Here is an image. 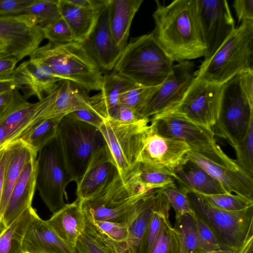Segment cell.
Listing matches in <instances>:
<instances>
[{
	"label": "cell",
	"mask_w": 253,
	"mask_h": 253,
	"mask_svg": "<svg viewBox=\"0 0 253 253\" xmlns=\"http://www.w3.org/2000/svg\"><path fill=\"white\" fill-rule=\"evenodd\" d=\"M151 32L173 62L204 57L206 46L198 20L196 0H175L167 5L156 0Z\"/></svg>",
	"instance_id": "obj_1"
},
{
	"label": "cell",
	"mask_w": 253,
	"mask_h": 253,
	"mask_svg": "<svg viewBox=\"0 0 253 253\" xmlns=\"http://www.w3.org/2000/svg\"><path fill=\"white\" fill-rule=\"evenodd\" d=\"M152 192L129 179L124 180L117 170L99 191L80 201L85 217L93 221L125 223L129 226Z\"/></svg>",
	"instance_id": "obj_2"
},
{
	"label": "cell",
	"mask_w": 253,
	"mask_h": 253,
	"mask_svg": "<svg viewBox=\"0 0 253 253\" xmlns=\"http://www.w3.org/2000/svg\"><path fill=\"white\" fill-rule=\"evenodd\" d=\"M29 57L47 66L60 81H69L86 92L101 88L103 72L81 42L55 44L49 42L36 49Z\"/></svg>",
	"instance_id": "obj_3"
},
{
	"label": "cell",
	"mask_w": 253,
	"mask_h": 253,
	"mask_svg": "<svg viewBox=\"0 0 253 253\" xmlns=\"http://www.w3.org/2000/svg\"><path fill=\"white\" fill-rule=\"evenodd\" d=\"M253 120V71L239 73L222 84L218 119L212 129L234 148Z\"/></svg>",
	"instance_id": "obj_4"
},
{
	"label": "cell",
	"mask_w": 253,
	"mask_h": 253,
	"mask_svg": "<svg viewBox=\"0 0 253 253\" xmlns=\"http://www.w3.org/2000/svg\"><path fill=\"white\" fill-rule=\"evenodd\" d=\"M173 63L150 33L131 38L113 70L135 84L155 87L171 73Z\"/></svg>",
	"instance_id": "obj_5"
},
{
	"label": "cell",
	"mask_w": 253,
	"mask_h": 253,
	"mask_svg": "<svg viewBox=\"0 0 253 253\" xmlns=\"http://www.w3.org/2000/svg\"><path fill=\"white\" fill-rule=\"evenodd\" d=\"M253 71V20L243 21L215 53L203 61L197 78L222 84L236 74Z\"/></svg>",
	"instance_id": "obj_6"
},
{
	"label": "cell",
	"mask_w": 253,
	"mask_h": 253,
	"mask_svg": "<svg viewBox=\"0 0 253 253\" xmlns=\"http://www.w3.org/2000/svg\"><path fill=\"white\" fill-rule=\"evenodd\" d=\"M185 191L193 212L211 228L221 249L240 253L253 237V206L227 211L212 206L201 194Z\"/></svg>",
	"instance_id": "obj_7"
},
{
	"label": "cell",
	"mask_w": 253,
	"mask_h": 253,
	"mask_svg": "<svg viewBox=\"0 0 253 253\" xmlns=\"http://www.w3.org/2000/svg\"><path fill=\"white\" fill-rule=\"evenodd\" d=\"M56 138L68 171L77 183L93 154L105 144L103 137L98 128L66 115L58 125Z\"/></svg>",
	"instance_id": "obj_8"
},
{
	"label": "cell",
	"mask_w": 253,
	"mask_h": 253,
	"mask_svg": "<svg viewBox=\"0 0 253 253\" xmlns=\"http://www.w3.org/2000/svg\"><path fill=\"white\" fill-rule=\"evenodd\" d=\"M36 188L54 213L65 205L64 196L73 180L64 162L56 136L40 150L37 157Z\"/></svg>",
	"instance_id": "obj_9"
},
{
	"label": "cell",
	"mask_w": 253,
	"mask_h": 253,
	"mask_svg": "<svg viewBox=\"0 0 253 253\" xmlns=\"http://www.w3.org/2000/svg\"><path fill=\"white\" fill-rule=\"evenodd\" d=\"M150 120L132 124L104 120L100 130L113 163L120 176L127 179L137 163L143 140Z\"/></svg>",
	"instance_id": "obj_10"
},
{
	"label": "cell",
	"mask_w": 253,
	"mask_h": 253,
	"mask_svg": "<svg viewBox=\"0 0 253 253\" xmlns=\"http://www.w3.org/2000/svg\"><path fill=\"white\" fill-rule=\"evenodd\" d=\"M185 159L204 169L229 193L253 201V175L243 169L217 144L200 150H190Z\"/></svg>",
	"instance_id": "obj_11"
},
{
	"label": "cell",
	"mask_w": 253,
	"mask_h": 253,
	"mask_svg": "<svg viewBox=\"0 0 253 253\" xmlns=\"http://www.w3.org/2000/svg\"><path fill=\"white\" fill-rule=\"evenodd\" d=\"M221 89L222 84L195 77L181 101L166 113L212 129L218 117Z\"/></svg>",
	"instance_id": "obj_12"
},
{
	"label": "cell",
	"mask_w": 253,
	"mask_h": 253,
	"mask_svg": "<svg viewBox=\"0 0 253 253\" xmlns=\"http://www.w3.org/2000/svg\"><path fill=\"white\" fill-rule=\"evenodd\" d=\"M198 20L206 46L204 61L210 59L235 30L225 0H196Z\"/></svg>",
	"instance_id": "obj_13"
},
{
	"label": "cell",
	"mask_w": 253,
	"mask_h": 253,
	"mask_svg": "<svg viewBox=\"0 0 253 253\" xmlns=\"http://www.w3.org/2000/svg\"><path fill=\"white\" fill-rule=\"evenodd\" d=\"M43 39L42 29L34 16L26 14L0 15V40L18 61L29 56Z\"/></svg>",
	"instance_id": "obj_14"
},
{
	"label": "cell",
	"mask_w": 253,
	"mask_h": 253,
	"mask_svg": "<svg viewBox=\"0 0 253 253\" xmlns=\"http://www.w3.org/2000/svg\"><path fill=\"white\" fill-rule=\"evenodd\" d=\"M190 150V147L185 142L158 133L150 123L143 140L137 163L166 171L172 176L174 169Z\"/></svg>",
	"instance_id": "obj_15"
},
{
	"label": "cell",
	"mask_w": 253,
	"mask_h": 253,
	"mask_svg": "<svg viewBox=\"0 0 253 253\" xmlns=\"http://www.w3.org/2000/svg\"><path fill=\"white\" fill-rule=\"evenodd\" d=\"M195 67L194 63L189 60L174 64L171 73L153 94L141 116L150 119L178 104L195 78Z\"/></svg>",
	"instance_id": "obj_16"
},
{
	"label": "cell",
	"mask_w": 253,
	"mask_h": 253,
	"mask_svg": "<svg viewBox=\"0 0 253 253\" xmlns=\"http://www.w3.org/2000/svg\"><path fill=\"white\" fill-rule=\"evenodd\" d=\"M150 123L159 134L185 142L191 150H200L216 144L211 128L197 124L173 113L151 118Z\"/></svg>",
	"instance_id": "obj_17"
},
{
	"label": "cell",
	"mask_w": 253,
	"mask_h": 253,
	"mask_svg": "<svg viewBox=\"0 0 253 253\" xmlns=\"http://www.w3.org/2000/svg\"><path fill=\"white\" fill-rule=\"evenodd\" d=\"M108 3L100 12L88 37L81 42L102 72L113 70L122 51L113 42L109 24Z\"/></svg>",
	"instance_id": "obj_18"
},
{
	"label": "cell",
	"mask_w": 253,
	"mask_h": 253,
	"mask_svg": "<svg viewBox=\"0 0 253 253\" xmlns=\"http://www.w3.org/2000/svg\"><path fill=\"white\" fill-rule=\"evenodd\" d=\"M13 77L27 100L32 96L42 100L43 94L52 93L60 82L47 66L30 59L16 68Z\"/></svg>",
	"instance_id": "obj_19"
},
{
	"label": "cell",
	"mask_w": 253,
	"mask_h": 253,
	"mask_svg": "<svg viewBox=\"0 0 253 253\" xmlns=\"http://www.w3.org/2000/svg\"><path fill=\"white\" fill-rule=\"evenodd\" d=\"M117 170L105 144L93 154L76 183L77 198L82 200L97 193L112 179Z\"/></svg>",
	"instance_id": "obj_20"
},
{
	"label": "cell",
	"mask_w": 253,
	"mask_h": 253,
	"mask_svg": "<svg viewBox=\"0 0 253 253\" xmlns=\"http://www.w3.org/2000/svg\"><path fill=\"white\" fill-rule=\"evenodd\" d=\"M24 253H77L76 248L62 240L36 211L22 242Z\"/></svg>",
	"instance_id": "obj_21"
},
{
	"label": "cell",
	"mask_w": 253,
	"mask_h": 253,
	"mask_svg": "<svg viewBox=\"0 0 253 253\" xmlns=\"http://www.w3.org/2000/svg\"><path fill=\"white\" fill-rule=\"evenodd\" d=\"M37 154L27 162L15 183L1 219L6 227L9 226L26 209L32 206L36 189Z\"/></svg>",
	"instance_id": "obj_22"
},
{
	"label": "cell",
	"mask_w": 253,
	"mask_h": 253,
	"mask_svg": "<svg viewBox=\"0 0 253 253\" xmlns=\"http://www.w3.org/2000/svg\"><path fill=\"white\" fill-rule=\"evenodd\" d=\"M172 177L185 190L204 195L227 193L223 186L194 162L184 158L173 170Z\"/></svg>",
	"instance_id": "obj_23"
},
{
	"label": "cell",
	"mask_w": 253,
	"mask_h": 253,
	"mask_svg": "<svg viewBox=\"0 0 253 253\" xmlns=\"http://www.w3.org/2000/svg\"><path fill=\"white\" fill-rule=\"evenodd\" d=\"M57 235L66 243L74 246L85 226V219L78 199L66 204L46 220Z\"/></svg>",
	"instance_id": "obj_24"
},
{
	"label": "cell",
	"mask_w": 253,
	"mask_h": 253,
	"mask_svg": "<svg viewBox=\"0 0 253 253\" xmlns=\"http://www.w3.org/2000/svg\"><path fill=\"white\" fill-rule=\"evenodd\" d=\"M143 0H109L108 19L115 45L123 51L127 43L133 19Z\"/></svg>",
	"instance_id": "obj_25"
},
{
	"label": "cell",
	"mask_w": 253,
	"mask_h": 253,
	"mask_svg": "<svg viewBox=\"0 0 253 253\" xmlns=\"http://www.w3.org/2000/svg\"><path fill=\"white\" fill-rule=\"evenodd\" d=\"M135 83L113 72L103 75L101 88L98 93L89 97L94 110L105 120L120 104L123 94Z\"/></svg>",
	"instance_id": "obj_26"
},
{
	"label": "cell",
	"mask_w": 253,
	"mask_h": 253,
	"mask_svg": "<svg viewBox=\"0 0 253 253\" xmlns=\"http://www.w3.org/2000/svg\"><path fill=\"white\" fill-rule=\"evenodd\" d=\"M5 146L3 190L0 205L1 217L12 190L25 166L34 154H38L20 139L12 141Z\"/></svg>",
	"instance_id": "obj_27"
},
{
	"label": "cell",
	"mask_w": 253,
	"mask_h": 253,
	"mask_svg": "<svg viewBox=\"0 0 253 253\" xmlns=\"http://www.w3.org/2000/svg\"><path fill=\"white\" fill-rule=\"evenodd\" d=\"M60 15L70 27L74 41L83 42L89 36L104 7L98 9L82 8L69 0H58Z\"/></svg>",
	"instance_id": "obj_28"
},
{
	"label": "cell",
	"mask_w": 253,
	"mask_h": 253,
	"mask_svg": "<svg viewBox=\"0 0 253 253\" xmlns=\"http://www.w3.org/2000/svg\"><path fill=\"white\" fill-rule=\"evenodd\" d=\"M59 84L58 95L43 120L63 117L80 110L94 111L90 104L87 92L69 81H62Z\"/></svg>",
	"instance_id": "obj_29"
},
{
	"label": "cell",
	"mask_w": 253,
	"mask_h": 253,
	"mask_svg": "<svg viewBox=\"0 0 253 253\" xmlns=\"http://www.w3.org/2000/svg\"><path fill=\"white\" fill-rule=\"evenodd\" d=\"M85 217V216H84ZM85 226L79 236L76 249L78 253H128L126 243H119L102 232L91 219L85 217Z\"/></svg>",
	"instance_id": "obj_30"
},
{
	"label": "cell",
	"mask_w": 253,
	"mask_h": 253,
	"mask_svg": "<svg viewBox=\"0 0 253 253\" xmlns=\"http://www.w3.org/2000/svg\"><path fill=\"white\" fill-rule=\"evenodd\" d=\"M35 211L32 206L26 209L0 235V253H24L23 240Z\"/></svg>",
	"instance_id": "obj_31"
},
{
	"label": "cell",
	"mask_w": 253,
	"mask_h": 253,
	"mask_svg": "<svg viewBox=\"0 0 253 253\" xmlns=\"http://www.w3.org/2000/svg\"><path fill=\"white\" fill-rule=\"evenodd\" d=\"M127 179L150 191H162L177 186L174 178L168 172L137 163Z\"/></svg>",
	"instance_id": "obj_32"
},
{
	"label": "cell",
	"mask_w": 253,
	"mask_h": 253,
	"mask_svg": "<svg viewBox=\"0 0 253 253\" xmlns=\"http://www.w3.org/2000/svg\"><path fill=\"white\" fill-rule=\"evenodd\" d=\"M173 228L181 253H201L207 251L197 230L193 212L175 218Z\"/></svg>",
	"instance_id": "obj_33"
},
{
	"label": "cell",
	"mask_w": 253,
	"mask_h": 253,
	"mask_svg": "<svg viewBox=\"0 0 253 253\" xmlns=\"http://www.w3.org/2000/svg\"><path fill=\"white\" fill-rule=\"evenodd\" d=\"M171 206L162 191L154 199L152 213L142 240L138 253H149L159 234L164 217L169 213Z\"/></svg>",
	"instance_id": "obj_34"
},
{
	"label": "cell",
	"mask_w": 253,
	"mask_h": 253,
	"mask_svg": "<svg viewBox=\"0 0 253 253\" xmlns=\"http://www.w3.org/2000/svg\"><path fill=\"white\" fill-rule=\"evenodd\" d=\"M159 190L151 192L146 198L143 206L128 228L126 242L128 253H138L140 246L150 219L155 196Z\"/></svg>",
	"instance_id": "obj_35"
},
{
	"label": "cell",
	"mask_w": 253,
	"mask_h": 253,
	"mask_svg": "<svg viewBox=\"0 0 253 253\" xmlns=\"http://www.w3.org/2000/svg\"><path fill=\"white\" fill-rule=\"evenodd\" d=\"M62 118L43 120L34 126L19 139L38 153L56 136L58 125Z\"/></svg>",
	"instance_id": "obj_36"
},
{
	"label": "cell",
	"mask_w": 253,
	"mask_h": 253,
	"mask_svg": "<svg viewBox=\"0 0 253 253\" xmlns=\"http://www.w3.org/2000/svg\"><path fill=\"white\" fill-rule=\"evenodd\" d=\"M149 253H181L176 233L169 220V213L164 217L159 234Z\"/></svg>",
	"instance_id": "obj_37"
},
{
	"label": "cell",
	"mask_w": 253,
	"mask_h": 253,
	"mask_svg": "<svg viewBox=\"0 0 253 253\" xmlns=\"http://www.w3.org/2000/svg\"><path fill=\"white\" fill-rule=\"evenodd\" d=\"M159 86L149 87L135 83L123 94L120 104L133 109L141 115Z\"/></svg>",
	"instance_id": "obj_38"
},
{
	"label": "cell",
	"mask_w": 253,
	"mask_h": 253,
	"mask_svg": "<svg viewBox=\"0 0 253 253\" xmlns=\"http://www.w3.org/2000/svg\"><path fill=\"white\" fill-rule=\"evenodd\" d=\"M58 0H34L23 14L36 17L42 27L60 15Z\"/></svg>",
	"instance_id": "obj_39"
},
{
	"label": "cell",
	"mask_w": 253,
	"mask_h": 253,
	"mask_svg": "<svg viewBox=\"0 0 253 253\" xmlns=\"http://www.w3.org/2000/svg\"><path fill=\"white\" fill-rule=\"evenodd\" d=\"M203 195L212 206L227 211H240L253 206V201L236 194Z\"/></svg>",
	"instance_id": "obj_40"
},
{
	"label": "cell",
	"mask_w": 253,
	"mask_h": 253,
	"mask_svg": "<svg viewBox=\"0 0 253 253\" xmlns=\"http://www.w3.org/2000/svg\"><path fill=\"white\" fill-rule=\"evenodd\" d=\"M41 28L44 39L53 43L64 44L74 41L70 27L60 15Z\"/></svg>",
	"instance_id": "obj_41"
},
{
	"label": "cell",
	"mask_w": 253,
	"mask_h": 253,
	"mask_svg": "<svg viewBox=\"0 0 253 253\" xmlns=\"http://www.w3.org/2000/svg\"><path fill=\"white\" fill-rule=\"evenodd\" d=\"M234 149L238 165L253 175V120L251 121L244 138Z\"/></svg>",
	"instance_id": "obj_42"
},
{
	"label": "cell",
	"mask_w": 253,
	"mask_h": 253,
	"mask_svg": "<svg viewBox=\"0 0 253 253\" xmlns=\"http://www.w3.org/2000/svg\"><path fill=\"white\" fill-rule=\"evenodd\" d=\"M167 197L170 206L175 213V218L193 212L186 191L178 187L165 189L162 191Z\"/></svg>",
	"instance_id": "obj_43"
},
{
	"label": "cell",
	"mask_w": 253,
	"mask_h": 253,
	"mask_svg": "<svg viewBox=\"0 0 253 253\" xmlns=\"http://www.w3.org/2000/svg\"><path fill=\"white\" fill-rule=\"evenodd\" d=\"M93 222L102 232L115 242L126 243L129 228L127 224L105 221Z\"/></svg>",
	"instance_id": "obj_44"
},
{
	"label": "cell",
	"mask_w": 253,
	"mask_h": 253,
	"mask_svg": "<svg viewBox=\"0 0 253 253\" xmlns=\"http://www.w3.org/2000/svg\"><path fill=\"white\" fill-rule=\"evenodd\" d=\"M193 215L197 230L207 251L221 249L217 239L208 225L193 212Z\"/></svg>",
	"instance_id": "obj_45"
},
{
	"label": "cell",
	"mask_w": 253,
	"mask_h": 253,
	"mask_svg": "<svg viewBox=\"0 0 253 253\" xmlns=\"http://www.w3.org/2000/svg\"><path fill=\"white\" fill-rule=\"evenodd\" d=\"M109 119L126 124L138 122L144 119L133 109L120 104L110 114Z\"/></svg>",
	"instance_id": "obj_46"
},
{
	"label": "cell",
	"mask_w": 253,
	"mask_h": 253,
	"mask_svg": "<svg viewBox=\"0 0 253 253\" xmlns=\"http://www.w3.org/2000/svg\"><path fill=\"white\" fill-rule=\"evenodd\" d=\"M34 0H0V15L23 14Z\"/></svg>",
	"instance_id": "obj_47"
},
{
	"label": "cell",
	"mask_w": 253,
	"mask_h": 253,
	"mask_svg": "<svg viewBox=\"0 0 253 253\" xmlns=\"http://www.w3.org/2000/svg\"><path fill=\"white\" fill-rule=\"evenodd\" d=\"M67 115L73 119L91 125L98 129L105 120L96 112L91 110H77Z\"/></svg>",
	"instance_id": "obj_48"
},
{
	"label": "cell",
	"mask_w": 253,
	"mask_h": 253,
	"mask_svg": "<svg viewBox=\"0 0 253 253\" xmlns=\"http://www.w3.org/2000/svg\"><path fill=\"white\" fill-rule=\"evenodd\" d=\"M233 6L239 22L253 20V0H235Z\"/></svg>",
	"instance_id": "obj_49"
},
{
	"label": "cell",
	"mask_w": 253,
	"mask_h": 253,
	"mask_svg": "<svg viewBox=\"0 0 253 253\" xmlns=\"http://www.w3.org/2000/svg\"><path fill=\"white\" fill-rule=\"evenodd\" d=\"M18 62L16 58L12 55L0 58V81L13 78Z\"/></svg>",
	"instance_id": "obj_50"
},
{
	"label": "cell",
	"mask_w": 253,
	"mask_h": 253,
	"mask_svg": "<svg viewBox=\"0 0 253 253\" xmlns=\"http://www.w3.org/2000/svg\"><path fill=\"white\" fill-rule=\"evenodd\" d=\"M6 157V146L0 149V235L6 228L3 223L0 213V205L3 190L4 171Z\"/></svg>",
	"instance_id": "obj_51"
},
{
	"label": "cell",
	"mask_w": 253,
	"mask_h": 253,
	"mask_svg": "<svg viewBox=\"0 0 253 253\" xmlns=\"http://www.w3.org/2000/svg\"><path fill=\"white\" fill-rule=\"evenodd\" d=\"M74 5L86 9H98L104 7L109 0H69Z\"/></svg>",
	"instance_id": "obj_52"
},
{
	"label": "cell",
	"mask_w": 253,
	"mask_h": 253,
	"mask_svg": "<svg viewBox=\"0 0 253 253\" xmlns=\"http://www.w3.org/2000/svg\"><path fill=\"white\" fill-rule=\"evenodd\" d=\"M13 90H8L0 93V117L4 113L10 103Z\"/></svg>",
	"instance_id": "obj_53"
},
{
	"label": "cell",
	"mask_w": 253,
	"mask_h": 253,
	"mask_svg": "<svg viewBox=\"0 0 253 253\" xmlns=\"http://www.w3.org/2000/svg\"><path fill=\"white\" fill-rule=\"evenodd\" d=\"M15 89H17V86L13 77L8 80L0 81V93Z\"/></svg>",
	"instance_id": "obj_54"
},
{
	"label": "cell",
	"mask_w": 253,
	"mask_h": 253,
	"mask_svg": "<svg viewBox=\"0 0 253 253\" xmlns=\"http://www.w3.org/2000/svg\"><path fill=\"white\" fill-rule=\"evenodd\" d=\"M240 253H253V237L249 240Z\"/></svg>",
	"instance_id": "obj_55"
},
{
	"label": "cell",
	"mask_w": 253,
	"mask_h": 253,
	"mask_svg": "<svg viewBox=\"0 0 253 253\" xmlns=\"http://www.w3.org/2000/svg\"><path fill=\"white\" fill-rule=\"evenodd\" d=\"M201 253H237L234 251L228 249H218L208 251Z\"/></svg>",
	"instance_id": "obj_56"
},
{
	"label": "cell",
	"mask_w": 253,
	"mask_h": 253,
	"mask_svg": "<svg viewBox=\"0 0 253 253\" xmlns=\"http://www.w3.org/2000/svg\"><path fill=\"white\" fill-rule=\"evenodd\" d=\"M8 51L7 49V46L6 44L0 40V52Z\"/></svg>",
	"instance_id": "obj_57"
}]
</instances>
